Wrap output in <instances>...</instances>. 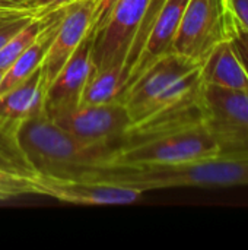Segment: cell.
<instances>
[{
	"instance_id": "6da1fadb",
	"label": "cell",
	"mask_w": 248,
	"mask_h": 250,
	"mask_svg": "<svg viewBox=\"0 0 248 250\" xmlns=\"http://www.w3.org/2000/svg\"><path fill=\"white\" fill-rule=\"evenodd\" d=\"M140 190L142 193L174 188L247 186L248 160L206 158L171 164H132L92 168L80 176Z\"/></svg>"
},
{
	"instance_id": "7a4b0ae2",
	"label": "cell",
	"mask_w": 248,
	"mask_h": 250,
	"mask_svg": "<svg viewBox=\"0 0 248 250\" xmlns=\"http://www.w3.org/2000/svg\"><path fill=\"white\" fill-rule=\"evenodd\" d=\"M213 157H218V148L202 116L168 126L127 132L111 146L101 167L171 164Z\"/></svg>"
},
{
	"instance_id": "3957f363",
	"label": "cell",
	"mask_w": 248,
	"mask_h": 250,
	"mask_svg": "<svg viewBox=\"0 0 248 250\" xmlns=\"http://www.w3.org/2000/svg\"><path fill=\"white\" fill-rule=\"evenodd\" d=\"M19 142L35 173L73 177L104 166L111 149L80 142L58 126L45 110L22 123Z\"/></svg>"
},
{
	"instance_id": "277c9868",
	"label": "cell",
	"mask_w": 248,
	"mask_h": 250,
	"mask_svg": "<svg viewBox=\"0 0 248 250\" xmlns=\"http://www.w3.org/2000/svg\"><path fill=\"white\" fill-rule=\"evenodd\" d=\"M237 28L231 0H189L172 51L202 64L215 47L232 40Z\"/></svg>"
},
{
	"instance_id": "5b68a950",
	"label": "cell",
	"mask_w": 248,
	"mask_h": 250,
	"mask_svg": "<svg viewBox=\"0 0 248 250\" xmlns=\"http://www.w3.org/2000/svg\"><path fill=\"white\" fill-rule=\"evenodd\" d=\"M203 119L218 157L248 160V91L205 85Z\"/></svg>"
},
{
	"instance_id": "8992f818",
	"label": "cell",
	"mask_w": 248,
	"mask_h": 250,
	"mask_svg": "<svg viewBox=\"0 0 248 250\" xmlns=\"http://www.w3.org/2000/svg\"><path fill=\"white\" fill-rule=\"evenodd\" d=\"M153 0H118L105 23L94 32L92 69L99 70L121 64L129 56L132 44L145 21Z\"/></svg>"
},
{
	"instance_id": "52a82bcc",
	"label": "cell",
	"mask_w": 248,
	"mask_h": 250,
	"mask_svg": "<svg viewBox=\"0 0 248 250\" xmlns=\"http://www.w3.org/2000/svg\"><path fill=\"white\" fill-rule=\"evenodd\" d=\"M51 119L76 139L92 146H113L132 125L126 105L118 100L104 104H80Z\"/></svg>"
},
{
	"instance_id": "ba28073f",
	"label": "cell",
	"mask_w": 248,
	"mask_h": 250,
	"mask_svg": "<svg viewBox=\"0 0 248 250\" xmlns=\"http://www.w3.org/2000/svg\"><path fill=\"white\" fill-rule=\"evenodd\" d=\"M29 182L32 195L79 205H126L139 201L143 195L133 188L86 177L35 173Z\"/></svg>"
},
{
	"instance_id": "9c48e42d",
	"label": "cell",
	"mask_w": 248,
	"mask_h": 250,
	"mask_svg": "<svg viewBox=\"0 0 248 250\" xmlns=\"http://www.w3.org/2000/svg\"><path fill=\"white\" fill-rule=\"evenodd\" d=\"M95 3L96 0H70L64 3L63 18L42 63L47 85L60 72L79 44L94 32Z\"/></svg>"
},
{
	"instance_id": "30bf717a",
	"label": "cell",
	"mask_w": 248,
	"mask_h": 250,
	"mask_svg": "<svg viewBox=\"0 0 248 250\" xmlns=\"http://www.w3.org/2000/svg\"><path fill=\"white\" fill-rule=\"evenodd\" d=\"M92 40L94 32L79 44L60 72L47 85L44 107L50 117L80 105L83 89L92 67Z\"/></svg>"
},
{
	"instance_id": "8fae6325",
	"label": "cell",
	"mask_w": 248,
	"mask_h": 250,
	"mask_svg": "<svg viewBox=\"0 0 248 250\" xmlns=\"http://www.w3.org/2000/svg\"><path fill=\"white\" fill-rule=\"evenodd\" d=\"M189 0H164L159 7L152 26L148 32L143 48L137 57L134 67L132 69L123 91L139 76L142 75L153 62L161 59L162 56L172 53L174 40L178 31V25L184 12V7ZM121 91V94H123ZM120 94V95H121ZM120 98V97H118Z\"/></svg>"
},
{
	"instance_id": "7c38bea8",
	"label": "cell",
	"mask_w": 248,
	"mask_h": 250,
	"mask_svg": "<svg viewBox=\"0 0 248 250\" xmlns=\"http://www.w3.org/2000/svg\"><path fill=\"white\" fill-rule=\"evenodd\" d=\"M45 72L41 66L31 76L0 94V119L23 123L34 114L45 110Z\"/></svg>"
},
{
	"instance_id": "4fadbf2b",
	"label": "cell",
	"mask_w": 248,
	"mask_h": 250,
	"mask_svg": "<svg viewBox=\"0 0 248 250\" xmlns=\"http://www.w3.org/2000/svg\"><path fill=\"white\" fill-rule=\"evenodd\" d=\"M205 85L229 91H248V75L232 41L221 42L202 63Z\"/></svg>"
},
{
	"instance_id": "5bb4252c",
	"label": "cell",
	"mask_w": 248,
	"mask_h": 250,
	"mask_svg": "<svg viewBox=\"0 0 248 250\" xmlns=\"http://www.w3.org/2000/svg\"><path fill=\"white\" fill-rule=\"evenodd\" d=\"M64 3L57 6L53 12V16L45 26V29L37 37V40L4 70L3 79L0 82V94L9 91L28 76H31L37 69H39L45 60V56L51 47L54 35L58 29L60 21L63 18Z\"/></svg>"
},
{
	"instance_id": "9a60e30c",
	"label": "cell",
	"mask_w": 248,
	"mask_h": 250,
	"mask_svg": "<svg viewBox=\"0 0 248 250\" xmlns=\"http://www.w3.org/2000/svg\"><path fill=\"white\" fill-rule=\"evenodd\" d=\"M124 86V69L114 64L95 70L91 67L80 104H104L118 100Z\"/></svg>"
},
{
	"instance_id": "2e32d148",
	"label": "cell",
	"mask_w": 248,
	"mask_h": 250,
	"mask_svg": "<svg viewBox=\"0 0 248 250\" xmlns=\"http://www.w3.org/2000/svg\"><path fill=\"white\" fill-rule=\"evenodd\" d=\"M20 126L22 123L0 119V170L32 177L35 170L28 161L19 142Z\"/></svg>"
},
{
	"instance_id": "e0dca14e",
	"label": "cell",
	"mask_w": 248,
	"mask_h": 250,
	"mask_svg": "<svg viewBox=\"0 0 248 250\" xmlns=\"http://www.w3.org/2000/svg\"><path fill=\"white\" fill-rule=\"evenodd\" d=\"M54 9L56 7L42 10L38 16H35L26 26H23L0 48V70H6L37 40V37L48 25Z\"/></svg>"
},
{
	"instance_id": "ac0fdd59",
	"label": "cell",
	"mask_w": 248,
	"mask_h": 250,
	"mask_svg": "<svg viewBox=\"0 0 248 250\" xmlns=\"http://www.w3.org/2000/svg\"><path fill=\"white\" fill-rule=\"evenodd\" d=\"M41 12L38 9H0V48Z\"/></svg>"
},
{
	"instance_id": "d6986e66",
	"label": "cell",
	"mask_w": 248,
	"mask_h": 250,
	"mask_svg": "<svg viewBox=\"0 0 248 250\" xmlns=\"http://www.w3.org/2000/svg\"><path fill=\"white\" fill-rule=\"evenodd\" d=\"M32 195L29 177L0 170V201Z\"/></svg>"
},
{
	"instance_id": "ffe728a7",
	"label": "cell",
	"mask_w": 248,
	"mask_h": 250,
	"mask_svg": "<svg viewBox=\"0 0 248 250\" xmlns=\"http://www.w3.org/2000/svg\"><path fill=\"white\" fill-rule=\"evenodd\" d=\"M232 44H234V48L246 69L248 75V31L243 29V28H237L234 37H232Z\"/></svg>"
},
{
	"instance_id": "44dd1931",
	"label": "cell",
	"mask_w": 248,
	"mask_h": 250,
	"mask_svg": "<svg viewBox=\"0 0 248 250\" xmlns=\"http://www.w3.org/2000/svg\"><path fill=\"white\" fill-rule=\"evenodd\" d=\"M117 1L118 0H96L94 9V32L105 23Z\"/></svg>"
},
{
	"instance_id": "7402d4cb",
	"label": "cell",
	"mask_w": 248,
	"mask_h": 250,
	"mask_svg": "<svg viewBox=\"0 0 248 250\" xmlns=\"http://www.w3.org/2000/svg\"><path fill=\"white\" fill-rule=\"evenodd\" d=\"M231 4L238 26L248 31V0H231Z\"/></svg>"
},
{
	"instance_id": "603a6c76",
	"label": "cell",
	"mask_w": 248,
	"mask_h": 250,
	"mask_svg": "<svg viewBox=\"0 0 248 250\" xmlns=\"http://www.w3.org/2000/svg\"><path fill=\"white\" fill-rule=\"evenodd\" d=\"M29 6L32 9H38V10H44V9H53L57 7L63 3H67L70 0H28Z\"/></svg>"
},
{
	"instance_id": "cb8c5ba5",
	"label": "cell",
	"mask_w": 248,
	"mask_h": 250,
	"mask_svg": "<svg viewBox=\"0 0 248 250\" xmlns=\"http://www.w3.org/2000/svg\"><path fill=\"white\" fill-rule=\"evenodd\" d=\"M0 9H32L28 0H0Z\"/></svg>"
},
{
	"instance_id": "d4e9b609",
	"label": "cell",
	"mask_w": 248,
	"mask_h": 250,
	"mask_svg": "<svg viewBox=\"0 0 248 250\" xmlns=\"http://www.w3.org/2000/svg\"><path fill=\"white\" fill-rule=\"evenodd\" d=\"M3 73H4V70H0V82H1V79H3Z\"/></svg>"
}]
</instances>
